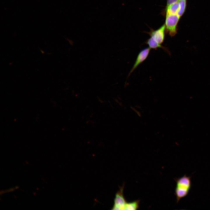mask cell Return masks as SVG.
<instances>
[{"label":"cell","mask_w":210,"mask_h":210,"mask_svg":"<svg viewBox=\"0 0 210 210\" xmlns=\"http://www.w3.org/2000/svg\"><path fill=\"white\" fill-rule=\"evenodd\" d=\"M165 30L164 24L157 30H151L148 33L151 38L159 43L161 44L164 39Z\"/></svg>","instance_id":"5"},{"label":"cell","mask_w":210,"mask_h":210,"mask_svg":"<svg viewBox=\"0 0 210 210\" xmlns=\"http://www.w3.org/2000/svg\"><path fill=\"white\" fill-rule=\"evenodd\" d=\"M179 0H167L166 7L174 3L178 2Z\"/></svg>","instance_id":"10"},{"label":"cell","mask_w":210,"mask_h":210,"mask_svg":"<svg viewBox=\"0 0 210 210\" xmlns=\"http://www.w3.org/2000/svg\"><path fill=\"white\" fill-rule=\"evenodd\" d=\"M145 43L148 46L150 49H156L160 48L165 50L168 52H169V51L166 47L162 46L161 44L157 42L151 37L146 40Z\"/></svg>","instance_id":"6"},{"label":"cell","mask_w":210,"mask_h":210,"mask_svg":"<svg viewBox=\"0 0 210 210\" xmlns=\"http://www.w3.org/2000/svg\"><path fill=\"white\" fill-rule=\"evenodd\" d=\"M176 186L175 194L177 203L188 194L191 186V177L186 175L175 179Z\"/></svg>","instance_id":"1"},{"label":"cell","mask_w":210,"mask_h":210,"mask_svg":"<svg viewBox=\"0 0 210 210\" xmlns=\"http://www.w3.org/2000/svg\"><path fill=\"white\" fill-rule=\"evenodd\" d=\"M180 18L177 14L166 15L165 30L171 36H174L177 33V25Z\"/></svg>","instance_id":"2"},{"label":"cell","mask_w":210,"mask_h":210,"mask_svg":"<svg viewBox=\"0 0 210 210\" xmlns=\"http://www.w3.org/2000/svg\"><path fill=\"white\" fill-rule=\"evenodd\" d=\"M124 187V184L122 186L119 187V190L116 194L114 200V204L111 209L125 210L127 202L123 195Z\"/></svg>","instance_id":"3"},{"label":"cell","mask_w":210,"mask_h":210,"mask_svg":"<svg viewBox=\"0 0 210 210\" xmlns=\"http://www.w3.org/2000/svg\"><path fill=\"white\" fill-rule=\"evenodd\" d=\"M139 200H137L130 202H127L125 210H135L137 209L139 207Z\"/></svg>","instance_id":"9"},{"label":"cell","mask_w":210,"mask_h":210,"mask_svg":"<svg viewBox=\"0 0 210 210\" xmlns=\"http://www.w3.org/2000/svg\"><path fill=\"white\" fill-rule=\"evenodd\" d=\"M179 8L178 1L166 7V15L177 14Z\"/></svg>","instance_id":"7"},{"label":"cell","mask_w":210,"mask_h":210,"mask_svg":"<svg viewBox=\"0 0 210 210\" xmlns=\"http://www.w3.org/2000/svg\"><path fill=\"white\" fill-rule=\"evenodd\" d=\"M150 49L149 47L147 48L144 49L140 52L133 67L128 74V77L130 75L132 72L140 64L146 60L149 54Z\"/></svg>","instance_id":"4"},{"label":"cell","mask_w":210,"mask_h":210,"mask_svg":"<svg viewBox=\"0 0 210 210\" xmlns=\"http://www.w3.org/2000/svg\"><path fill=\"white\" fill-rule=\"evenodd\" d=\"M179 8L177 14L181 17L184 14L186 6V0H180L178 1Z\"/></svg>","instance_id":"8"}]
</instances>
